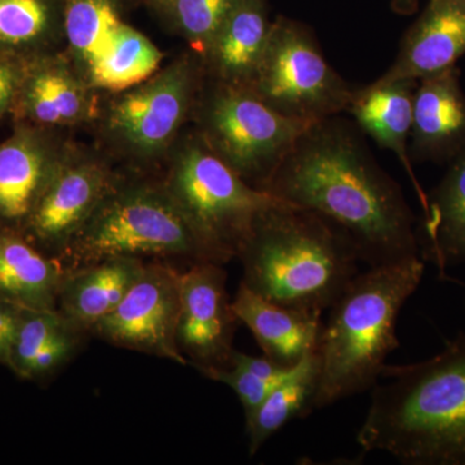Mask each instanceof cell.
Masks as SVG:
<instances>
[{
  "label": "cell",
  "mask_w": 465,
  "mask_h": 465,
  "mask_svg": "<svg viewBox=\"0 0 465 465\" xmlns=\"http://www.w3.org/2000/svg\"><path fill=\"white\" fill-rule=\"evenodd\" d=\"M262 191L341 229L370 266L420 256L415 216L399 183L339 115L314 122Z\"/></svg>",
  "instance_id": "obj_1"
},
{
  "label": "cell",
  "mask_w": 465,
  "mask_h": 465,
  "mask_svg": "<svg viewBox=\"0 0 465 465\" xmlns=\"http://www.w3.org/2000/svg\"><path fill=\"white\" fill-rule=\"evenodd\" d=\"M357 442L407 465H465V332L439 354L385 365Z\"/></svg>",
  "instance_id": "obj_2"
},
{
  "label": "cell",
  "mask_w": 465,
  "mask_h": 465,
  "mask_svg": "<svg viewBox=\"0 0 465 465\" xmlns=\"http://www.w3.org/2000/svg\"><path fill=\"white\" fill-rule=\"evenodd\" d=\"M243 281L262 298L322 314L358 274L347 235L316 213L281 201L258 217L238 253Z\"/></svg>",
  "instance_id": "obj_3"
},
{
  "label": "cell",
  "mask_w": 465,
  "mask_h": 465,
  "mask_svg": "<svg viewBox=\"0 0 465 465\" xmlns=\"http://www.w3.org/2000/svg\"><path fill=\"white\" fill-rule=\"evenodd\" d=\"M424 271L420 256L371 266L336 300L317 348L320 381L313 409L378 384L387 357L400 347L396 327L401 311L420 286Z\"/></svg>",
  "instance_id": "obj_4"
},
{
  "label": "cell",
  "mask_w": 465,
  "mask_h": 465,
  "mask_svg": "<svg viewBox=\"0 0 465 465\" xmlns=\"http://www.w3.org/2000/svg\"><path fill=\"white\" fill-rule=\"evenodd\" d=\"M163 188L208 262L220 265L238 256L258 217L281 202L247 183L198 134L177 150Z\"/></svg>",
  "instance_id": "obj_5"
},
{
  "label": "cell",
  "mask_w": 465,
  "mask_h": 465,
  "mask_svg": "<svg viewBox=\"0 0 465 465\" xmlns=\"http://www.w3.org/2000/svg\"><path fill=\"white\" fill-rule=\"evenodd\" d=\"M180 256L208 262L164 188L114 186L58 258L67 271L113 258Z\"/></svg>",
  "instance_id": "obj_6"
},
{
  "label": "cell",
  "mask_w": 465,
  "mask_h": 465,
  "mask_svg": "<svg viewBox=\"0 0 465 465\" xmlns=\"http://www.w3.org/2000/svg\"><path fill=\"white\" fill-rule=\"evenodd\" d=\"M208 85L197 104L198 136L247 183L264 188L314 122L281 114L247 87Z\"/></svg>",
  "instance_id": "obj_7"
},
{
  "label": "cell",
  "mask_w": 465,
  "mask_h": 465,
  "mask_svg": "<svg viewBox=\"0 0 465 465\" xmlns=\"http://www.w3.org/2000/svg\"><path fill=\"white\" fill-rule=\"evenodd\" d=\"M247 88L281 114L309 122L347 112L354 92L327 63L312 30L284 16L272 24Z\"/></svg>",
  "instance_id": "obj_8"
},
{
  "label": "cell",
  "mask_w": 465,
  "mask_h": 465,
  "mask_svg": "<svg viewBox=\"0 0 465 465\" xmlns=\"http://www.w3.org/2000/svg\"><path fill=\"white\" fill-rule=\"evenodd\" d=\"M203 67L182 57L155 74L119 92L105 115V131L136 158L166 152L194 106Z\"/></svg>",
  "instance_id": "obj_9"
},
{
  "label": "cell",
  "mask_w": 465,
  "mask_h": 465,
  "mask_svg": "<svg viewBox=\"0 0 465 465\" xmlns=\"http://www.w3.org/2000/svg\"><path fill=\"white\" fill-rule=\"evenodd\" d=\"M180 272L150 264L118 307L92 332L116 347L153 354L186 366L189 361L177 344L180 312Z\"/></svg>",
  "instance_id": "obj_10"
},
{
  "label": "cell",
  "mask_w": 465,
  "mask_h": 465,
  "mask_svg": "<svg viewBox=\"0 0 465 465\" xmlns=\"http://www.w3.org/2000/svg\"><path fill=\"white\" fill-rule=\"evenodd\" d=\"M226 272L213 262H197L179 275L177 344L200 371L229 365L237 317L226 292Z\"/></svg>",
  "instance_id": "obj_11"
},
{
  "label": "cell",
  "mask_w": 465,
  "mask_h": 465,
  "mask_svg": "<svg viewBox=\"0 0 465 465\" xmlns=\"http://www.w3.org/2000/svg\"><path fill=\"white\" fill-rule=\"evenodd\" d=\"M114 186L100 161L66 153L21 232L45 252L60 256Z\"/></svg>",
  "instance_id": "obj_12"
},
{
  "label": "cell",
  "mask_w": 465,
  "mask_h": 465,
  "mask_svg": "<svg viewBox=\"0 0 465 465\" xmlns=\"http://www.w3.org/2000/svg\"><path fill=\"white\" fill-rule=\"evenodd\" d=\"M65 155L30 125L0 143V228L23 232Z\"/></svg>",
  "instance_id": "obj_13"
},
{
  "label": "cell",
  "mask_w": 465,
  "mask_h": 465,
  "mask_svg": "<svg viewBox=\"0 0 465 465\" xmlns=\"http://www.w3.org/2000/svg\"><path fill=\"white\" fill-rule=\"evenodd\" d=\"M94 90L64 58L43 54L24 61L14 108L33 127L84 124L94 115Z\"/></svg>",
  "instance_id": "obj_14"
},
{
  "label": "cell",
  "mask_w": 465,
  "mask_h": 465,
  "mask_svg": "<svg viewBox=\"0 0 465 465\" xmlns=\"http://www.w3.org/2000/svg\"><path fill=\"white\" fill-rule=\"evenodd\" d=\"M465 146V94L460 70L419 79L412 103L411 162L449 163Z\"/></svg>",
  "instance_id": "obj_15"
},
{
  "label": "cell",
  "mask_w": 465,
  "mask_h": 465,
  "mask_svg": "<svg viewBox=\"0 0 465 465\" xmlns=\"http://www.w3.org/2000/svg\"><path fill=\"white\" fill-rule=\"evenodd\" d=\"M464 54L465 0H430L403 36L396 60L378 81H419L457 66Z\"/></svg>",
  "instance_id": "obj_16"
},
{
  "label": "cell",
  "mask_w": 465,
  "mask_h": 465,
  "mask_svg": "<svg viewBox=\"0 0 465 465\" xmlns=\"http://www.w3.org/2000/svg\"><path fill=\"white\" fill-rule=\"evenodd\" d=\"M134 30L124 20L122 0L64 3V39L70 63L94 91L100 90L106 70Z\"/></svg>",
  "instance_id": "obj_17"
},
{
  "label": "cell",
  "mask_w": 465,
  "mask_h": 465,
  "mask_svg": "<svg viewBox=\"0 0 465 465\" xmlns=\"http://www.w3.org/2000/svg\"><path fill=\"white\" fill-rule=\"evenodd\" d=\"M232 312L255 336L264 356L292 369L317 351L322 332V314L274 304L241 283Z\"/></svg>",
  "instance_id": "obj_18"
},
{
  "label": "cell",
  "mask_w": 465,
  "mask_h": 465,
  "mask_svg": "<svg viewBox=\"0 0 465 465\" xmlns=\"http://www.w3.org/2000/svg\"><path fill=\"white\" fill-rule=\"evenodd\" d=\"M416 85L418 81L415 79L393 82L376 79L374 84L354 90L347 113L353 115L361 130L369 134L381 148L397 155L414 185L419 203L425 213L428 194L418 182L409 153Z\"/></svg>",
  "instance_id": "obj_19"
},
{
  "label": "cell",
  "mask_w": 465,
  "mask_h": 465,
  "mask_svg": "<svg viewBox=\"0 0 465 465\" xmlns=\"http://www.w3.org/2000/svg\"><path fill=\"white\" fill-rule=\"evenodd\" d=\"M272 24L268 0H238L200 58L204 74L247 87L264 54Z\"/></svg>",
  "instance_id": "obj_20"
},
{
  "label": "cell",
  "mask_w": 465,
  "mask_h": 465,
  "mask_svg": "<svg viewBox=\"0 0 465 465\" xmlns=\"http://www.w3.org/2000/svg\"><path fill=\"white\" fill-rule=\"evenodd\" d=\"M145 266L143 259L113 258L66 269L57 309L76 329L92 331L118 307Z\"/></svg>",
  "instance_id": "obj_21"
},
{
  "label": "cell",
  "mask_w": 465,
  "mask_h": 465,
  "mask_svg": "<svg viewBox=\"0 0 465 465\" xmlns=\"http://www.w3.org/2000/svg\"><path fill=\"white\" fill-rule=\"evenodd\" d=\"M66 268L27 240L23 232L0 228V299L27 309H57Z\"/></svg>",
  "instance_id": "obj_22"
},
{
  "label": "cell",
  "mask_w": 465,
  "mask_h": 465,
  "mask_svg": "<svg viewBox=\"0 0 465 465\" xmlns=\"http://www.w3.org/2000/svg\"><path fill=\"white\" fill-rule=\"evenodd\" d=\"M439 185L428 194V208L418 232L420 256L440 277L465 265V146L449 162Z\"/></svg>",
  "instance_id": "obj_23"
},
{
  "label": "cell",
  "mask_w": 465,
  "mask_h": 465,
  "mask_svg": "<svg viewBox=\"0 0 465 465\" xmlns=\"http://www.w3.org/2000/svg\"><path fill=\"white\" fill-rule=\"evenodd\" d=\"M320 381V358L309 354L293 369L289 378L271 391L253 411L246 415L249 454H258L262 445L293 419L313 411Z\"/></svg>",
  "instance_id": "obj_24"
},
{
  "label": "cell",
  "mask_w": 465,
  "mask_h": 465,
  "mask_svg": "<svg viewBox=\"0 0 465 465\" xmlns=\"http://www.w3.org/2000/svg\"><path fill=\"white\" fill-rule=\"evenodd\" d=\"M65 0H0V52L26 61L64 38Z\"/></svg>",
  "instance_id": "obj_25"
},
{
  "label": "cell",
  "mask_w": 465,
  "mask_h": 465,
  "mask_svg": "<svg viewBox=\"0 0 465 465\" xmlns=\"http://www.w3.org/2000/svg\"><path fill=\"white\" fill-rule=\"evenodd\" d=\"M296 367V366H295ZM269 360L253 357L241 351H232L231 362L222 369L202 370L211 381L223 382L240 399L244 414H250L293 371Z\"/></svg>",
  "instance_id": "obj_26"
},
{
  "label": "cell",
  "mask_w": 465,
  "mask_h": 465,
  "mask_svg": "<svg viewBox=\"0 0 465 465\" xmlns=\"http://www.w3.org/2000/svg\"><path fill=\"white\" fill-rule=\"evenodd\" d=\"M238 0H173L164 14L202 57Z\"/></svg>",
  "instance_id": "obj_27"
},
{
  "label": "cell",
  "mask_w": 465,
  "mask_h": 465,
  "mask_svg": "<svg viewBox=\"0 0 465 465\" xmlns=\"http://www.w3.org/2000/svg\"><path fill=\"white\" fill-rule=\"evenodd\" d=\"M76 329L58 309L24 308L16 341L12 349L11 371L23 379L34 358L48 342Z\"/></svg>",
  "instance_id": "obj_28"
},
{
  "label": "cell",
  "mask_w": 465,
  "mask_h": 465,
  "mask_svg": "<svg viewBox=\"0 0 465 465\" xmlns=\"http://www.w3.org/2000/svg\"><path fill=\"white\" fill-rule=\"evenodd\" d=\"M81 330L72 329L58 338L48 342L34 358L23 379L25 381H41L56 372L60 367L66 365L74 356L81 344Z\"/></svg>",
  "instance_id": "obj_29"
},
{
  "label": "cell",
  "mask_w": 465,
  "mask_h": 465,
  "mask_svg": "<svg viewBox=\"0 0 465 465\" xmlns=\"http://www.w3.org/2000/svg\"><path fill=\"white\" fill-rule=\"evenodd\" d=\"M23 72V60L0 52V121L14 108Z\"/></svg>",
  "instance_id": "obj_30"
},
{
  "label": "cell",
  "mask_w": 465,
  "mask_h": 465,
  "mask_svg": "<svg viewBox=\"0 0 465 465\" xmlns=\"http://www.w3.org/2000/svg\"><path fill=\"white\" fill-rule=\"evenodd\" d=\"M23 307L0 299V365L11 369L12 349L23 318Z\"/></svg>",
  "instance_id": "obj_31"
},
{
  "label": "cell",
  "mask_w": 465,
  "mask_h": 465,
  "mask_svg": "<svg viewBox=\"0 0 465 465\" xmlns=\"http://www.w3.org/2000/svg\"><path fill=\"white\" fill-rule=\"evenodd\" d=\"M419 2L420 0H391V9L396 14L410 16V15L415 14L419 7Z\"/></svg>",
  "instance_id": "obj_32"
},
{
  "label": "cell",
  "mask_w": 465,
  "mask_h": 465,
  "mask_svg": "<svg viewBox=\"0 0 465 465\" xmlns=\"http://www.w3.org/2000/svg\"><path fill=\"white\" fill-rule=\"evenodd\" d=\"M143 2L148 3L152 7L157 8L158 11L166 12L173 0H143Z\"/></svg>",
  "instance_id": "obj_33"
}]
</instances>
